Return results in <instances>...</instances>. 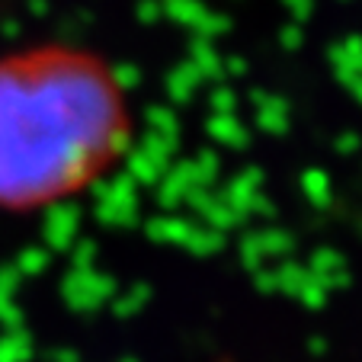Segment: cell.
Segmentation results:
<instances>
[{
	"mask_svg": "<svg viewBox=\"0 0 362 362\" xmlns=\"http://www.w3.org/2000/svg\"><path fill=\"white\" fill-rule=\"evenodd\" d=\"M135 106L119 68L74 42L0 55V212H48L125 160Z\"/></svg>",
	"mask_w": 362,
	"mask_h": 362,
	"instance_id": "6da1fadb",
	"label": "cell"
}]
</instances>
